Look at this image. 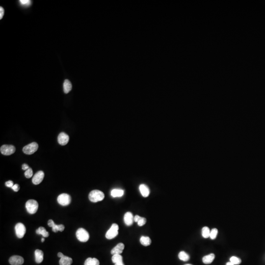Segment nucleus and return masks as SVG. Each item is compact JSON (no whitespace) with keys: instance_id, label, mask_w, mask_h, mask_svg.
Wrapping results in <instances>:
<instances>
[{"instance_id":"28","label":"nucleus","mask_w":265,"mask_h":265,"mask_svg":"<svg viewBox=\"0 0 265 265\" xmlns=\"http://www.w3.org/2000/svg\"><path fill=\"white\" fill-rule=\"evenodd\" d=\"M218 230L217 228H213L212 229V230L210 231V237L212 240H214L216 239L217 234H218Z\"/></svg>"},{"instance_id":"31","label":"nucleus","mask_w":265,"mask_h":265,"mask_svg":"<svg viewBox=\"0 0 265 265\" xmlns=\"http://www.w3.org/2000/svg\"><path fill=\"white\" fill-rule=\"evenodd\" d=\"M146 223V219L145 218H142L141 217L140 220L137 222V224L139 226H142L144 225Z\"/></svg>"},{"instance_id":"33","label":"nucleus","mask_w":265,"mask_h":265,"mask_svg":"<svg viewBox=\"0 0 265 265\" xmlns=\"http://www.w3.org/2000/svg\"><path fill=\"white\" fill-rule=\"evenodd\" d=\"M12 190L14 191L17 192V191H19V185H18V184H16L14 185V186H13L12 187Z\"/></svg>"},{"instance_id":"36","label":"nucleus","mask_w":265,"mask_h":265,"mask_svg":"<svg viewBox=\"0 0 265 265\" xmlns=\"http://www.w3.org/2000/svg\"><path fill=\"white\" fill-rule=\"evenodd\" d=\"M141 218V217L139 216V215H136V216H135V217L134 218V220L135 222L137 223V222L140 220Z\"/></svg>"},{"instance_id":"14","label":"nucleus","mask_w":265,"mask_h":265,"mask_svg":"<svg viewBox=\"0 0 265 265\" xmlns=\"http://www.w3.org/2000/svg\"><path fill=\"white\" fill-rule=\"evenodd\" d=\"M35 260L37 263H41L43 260L44 254L42 251L39 249H36L34 252Z\"/></svg>"},{"instance_id":"23","label":"nucleus","mask_w":265,"mask_h":265,"mask_svg":"<svg viewBox=\"0 0 265 265\" xmlns=\"http://www.w3.org/2000/svg\"><path fill=\"white\" fill-rule=\"evenodd\" d=\"M178 257L180 260L183 261H185V262L188 261L189 260V259H190L189 255L186 253L185 251H181L179 253Z\"/></svg>"},{"instance_id":"11","label":"nucleus","mask_w":265,"mask_h":265,"mask_svg":"<svg viewBox=\"0 0 265 265\" xmlns=\"http://www.w3.org/2000/svg\"><path fill=\"white\" fill-rule=\"evenodd\" d=\"M69 141V137L68 135L64 132H61L59 134L57 137V141L59 144L61 145H65L68 143Z\"/></svg>"},{"instance_id":"38","label":"nucleus","mask_w":265,"mask_h":265,"mask_svg":"<svg viewBox=\"0 0 265 265\" xmlns=\"http://www.w3.org/2000/svg\"><path fill=\"white\" fill-rule=\"evenodd\" d=\"M64 255L62 253H61V252H59L58 254H57V256L59 257H60V258L64 257Z\"/></svg>"},{"instance_id":"8","label":"nucleus","mask_w":265,"mask_h":265,"mask_svg":"<svg viewBox=\"0 0 265 265\" xmlns=\"http://www.w3.org/2000/svg\"><path fill=\"white\" fill-rule=\"evenodd\" d=\"M15 147L12 145H3L1 147L0 151L4 155H10L15 152Z\"/></svg>"},{"instance_id":"12","label":"nucleus","mask_w":265,"mask_h":265,"mask_svg":"<svg viewBox=\"0 0 265 265\" xmlns=\"http://www.w3.org/2000/svg\"><path fill=\"white\" fill-rule=\"evenodd\" d=\"M125 245L124 244L120 242L117 244L113 249L111 250V254L112 255L115 254H120L122 253L124 249Z\"/></svg>"},{"instance_id":"39","label":"nucleus","mask_w":265,"mask_h":265,"mask_svg":"<svg viewBox=\"0 0 265 265\" xmlns=\"http://www.w3.org/2000/svg\"><path fill=\"white\" fill-rule=\"evenodd\" d=\"M115 265H125L124 264H123V262H120V263H117L115 264Z\"/></svg>"},{"instance_id":"35","label":"nucleus","mask_w":265,"mask_h":265,"mask_svg":"<svg viewBox=\"0 0 265 265\" xmlns=\"http://www.w3.org/2000/svg\"><path fill=\"white\" fill-rule=\"evenodd\" d=\"M55 224V223L54 221H53L52 219H49L48 221V225L51 227H53Z\"/></svg>"},{"instance_id":"16","label":"nucleus","mask_w":265,"mask_h":265,"mask_svg":"<svg viewBox=\"0 0 265 265\" xmlns=\"http://www.w3.org/2000/svg\"><path fill=\"white\" fill-rule=\"evenodd\" d=\"M73 262V260L70 257H67L66 256H64V257L61 258V259L59 261V263L60 265H71Z\"/></svg>"},{"instance_id":"41","label":"nucleus","mask_w":265,"mask_h":265,"mask_svg":"<svg viewBox=\"0 0 265 265\" xmlns=\"http://www.w3.org/2000/svg\"><path fill=\"white\" fill-rule=\"evenodd\" d=\"M44 240H45V239H44V238H42V239H41V242H44Z\"/></svg>"},{"instance_id":"4","label":"nucleus","mask_w":265,"mask_h":265,"mask_svg":"<svg viewBox=\"0 0 265 265\" xmlns=\"http://www.w3.org/2000/svg\"><path fill=\"white\" fill-rule=\"evenodd\" d=\"M118 229L119 227L117 224L116 223L112 224L110 229L107 232L106 234V237L107 239L111 240L115 238L118 234Z\"/></svg>"},{"instance_id":"32","label":"nucleus","mask_w":265,"mask_h":265,"mask_svg":"<svg viewBox=\"0 0 265 265\" xmlns=\"http://www.w3.org/2000/svg\"><path fill=\"white\" fill-rule=\"evenodd\" d=\"M5 185L8 187L12 188L14 186V184H13V182L11 181V180H10V181L6 182L5 183Z\"/></svg>"},{"instance_id":"37","label":"nucleus","mask_w":265,"mask_h":265,"mask_svg":"<svg viewBox=\"0 0 265 265\" xmlns=\"http://www.w3.org/2000/svg\"><path fill=\"white\" fill-rule=\"evenodd\" d=\"M29 165L26 164H23L22 165V169L23 170H28V169H29Z\"/></svg>"},{"instance_id":"18","label":"nucleus","mask_w":265,"mask_h":265,"mask_svg":"<svg viewBox=\"0 0 265 265\" xmlns=\"http://www.w3.org/2000/svg\"><path fill=\"white\" fill-rule=\"evenodd\" d=\"M72 83L68 80H66L64 83V93L67 94L72 89Z\"/></svg>"},{"instance_id":"42","label":"nucleus","mask_w":265,"mask_h":265,"mask_svg":"<svg viewBox=\"0 0 265 265\" xmlns=\"http://www.w3.org/2000/svg\"><path fill=\"white\" fill-rule=\"evenodd\" d=\"M191 265V264H186V265Z\"/></svg>"},{"instance_id":"27","label":"nucleus","mask_w":265,"mask_h":265,"mask_svg":"<svg viewBox=\"0 0 265 265\" xmlns=\"http://www.w3.org/2000/svg\"><path fill=\"white\" fill-rule=\"evenodd\" d=\"M230 260V262H231L233 264L235 265H240L241 263V262H242L240 259L238 257H235V256H232V257H231Z\"/></svg>"},{"instance_id":"34","label":"nucleus","mask_w":265,"mask_h":265,"mask_svg":"<svg viewBox=\"0 0 265 265\" xmlns=\"http://www.w3.org/2000/svg\"><path fill=\"white\" fill-rule=\"evenodd\" d=\"M4 13H5V11H4L3 8L2 7H0V19H2L3 17Z\"/></svg>"},{"instance_id":"6","label":"nucleus","mask_w":265,"mask_h":265,"mask_svg":"<svg viewBox=\"0 0 265 265\" xmlns=\"http://www.w3.org/2000/svg\"><path fill=\"white\" fill-rule=\"evenodd\" d=\"M71 198L69 195L66 193H62L57 197V201L62 206H67L71 202Z\"/></svg>"},{"instance_id":"29","label":"nucleus","mask_w":265,"mask_h":265,"mask_svg":"<svg viewBox=\"0 0 265 265\" xmlns=\"http://www.w3.org/2000/svg\"><path fill=\"white\" fill-rule=\"evenodd\" d=\"M19 3L23 7H29L31 5V1L29 0H20Z\"/></svg>"},{"instance_id":"19","label":"nucleus","mask_w":265,"mask_h":265,"mask_svg":"<svg viewBox=\"0 0 265 265\" xmlns=\"http://www.w3.org/2000/svg\"><path fill=\"white\" fill-rule=\"evenodd\" d=\"M84 265H99V261L95 258H88L85 260Z\"/></svg>"},{"instance_id":"2","label":"nucleus","mask_w":265,"mask_h":265,"mask_svg":"<svg viewBox=\"0 0 265 265\" xmlns=\"http://www.w3.org/2000/svg\"><path fill=\"white\" fill-rule=\"evenodd\" d=\"M26 208L27 212L29 214H35L38 208V202L34 199L29 200L26 203Z\"/></svg>"},{"instance_id":"7","label":"nucleus","mask_w":265,"mask_h":265,"mask_svg":"<svg viewBox=\"0 0 265 265\" xmlns=\"http://www.w3.org/2000/svg\"><path fill=\"white\" fill-rule=\"evenodd\" d=\"M15 231L17 237L18 238L21 239L24 236L26 232V228L23 223H18L15 225Z\"/></svg>"},{"instance_id":"3","label":"nucleus","mask_w":265,"mask_h":265,"mask_svg":"<svg viewBox=\"0 0 265 265\" xmlns=\"http://www.w3.org/2000/svg\"><path fill=\"white\" fill-rule=\"evenodd\" d=\"M76 237L81 242H87L89 238V235L86 230L80 228L76 232Z\"/></svg>"},{"instance_id":"25","label":"nucleus","mask_w":265,"mask_h":265,"mask_svg":"<svg viewBox=\"0 0 265 265\" xmlns=\"http://www.w3.org/2000/svg\"><path fill=\"white\" fill-rule=\"evenodd\" d=\"M210 235V230L208 227L205 226L202 229V235L204 238H208L209 237Z\"/></svg>"},{"instance_id":"24","label":"nucleus","mask_w":265,"mask_h":265,"mask_svg":"<svg viewBox=\"0 0 265 265\" xmlns=\"http://www.w3.org/2000/svg\"><path fill=\"white\" fill-rule=\"evenodd\" d=\"M111 260L113 263L115 264L123 262L122 256L120 255V254H115V255H113V257L111 258Z\"/></svg>"},{"instance_id":"26","label":"nucleus","mask_w":265,"mask_h":265,"mask_svg":"<svg viewBox=\"0 0 265 265\" xmlns=\"http://www.w3.org/2000/svg\"><path fill=\"white\" fill-rule=\"evenodd\" d=\"M52 228L53 231L54 232L56 233L58 231L62 232L64 230V229L65 228V227L62 224L57 225V224H55L54 225V226Z\"/></svg>"},{"instance_id":"13","label":"nucleus","mask_w":265,"mask_h":265,"mask_svg":"<svg viewBox=\"0 0 265 265\" xmlns=\"http://www.w3.org/2000/svg\"><path fill=\"white\" fill-rule=\"evenodd\" d=\"M134 218L133 215L131 212H127L124 217V221L125 224L127 226L132 225L133 223V221H134Z\"/></svg>"},{"instance_id":"22","label":"nucleus","mask_w":265,"mask_h":265,"mask_svg":"<svg viewBox=\"0 0 265 265\" xmlns=\"http://www.w3.org/2000/svg\"><path fill=\"white\" fill-rule=\"evenodd\" d=\"M36 234L42 235L43 237H48L49 236V233L46 231V229L43 227H40L36 230Z\"/></svg>"},{"instance_id":"5","label":"nucleus","mask_w":265,"mask_h":265,"mask_svg":"<svg viewBox=\"0 0 265 265\" xmlns=\"http://www.w3.org/2000/svg\"><path fill=\"white\" fill-rule=\"evenodd\" d=\"M38 148V145L36 142H32L31 143L25 146L23 148V151L25 154L31 155L33 154Z\"/></svg>"},{"instance_id":"17","label":"nucleus","mask_w":265,"mask_h":265,"mask_svg":"<svg viewBox=\"0 0 265 265\" xmlns=\"http://www.w3.org/2000/svg\"><path fill=\"white\" fill-rule=\"evenodd\" d=\"M215 258L214 254H210L209 255H206L202 258V261L205 264H209L213 262Z\"/></svg>"},{"instance_id":"20","label":"nucleus","mask_w":265,"mask_h":265,"mask_svg":"<svg viewBox=\"0 0 265 265\" xmlns=\"http://www.w3.org/2000/svg\"><path fill=\"white\" fill-rule=\"evenodd\" d=\"M124 191L121 189H113L111 191V195L113 197H121L124 195Z\"/></svg>"},{"instance_id":"40","label":"nucleus","mask_w":265,"mask_h":265,"mask_svg":"<svg viewBox=\"0 0 265 265\" xmlns=\"http://www.w3.org/2000/svg\"><path fill=\"white\" fill-rule=\"evenodd\" d=\"M226 265H234V264H233L231 262H228V263H227V264H226Z\"/></svg>"},{"instance_id":"15","label":"nucleus","mask_w":265,"mask_h":265,"mask_svg":"<svg viewBox=\"0 0 265 265\" xmlns=\"http://www.w3.org/2000/svg\"><path fill=\"white\" fill-rule=\"evenodd\" d=\"M139 191L141 192V194L142 196L144 197H146L149 195L150 193V191H149L148 187L146 185L144 184H141L139 186Z\"/></svg>"},{"instance_id":"1","label":"nucleus","mask_w":265,"mask_h":265,"mask_svg":"<svg viewBox=\"0 0 265 265\" xmlns=\"http://www.w3.org/2000/svg\"><path fill=\"white\" fill-rule=\"evenodd\" d=\"M89 199L92 202H97L102 201L105 198V195L103 192L99 190H93L90 192L88 195Z\"/></svg>"},{"instance_id":"30","label":"nucleus","mask_w":265,"mask_h":265,"mask_svg":"<svg viewBox=\"0 0 265 265\" xmlns=\"http://www.w3.org/2000/svg\"><path fill=\"white\" fill-rule=\"evenodd\" d=\"M33 171L31 168L29 167L28 170H26L25 172V176L27 178H30L31 177L33 176Z\"/></svg>"},{"instance_id":"21","label":"nucleus","mask_w":265,"mask_h":265,"mask_svg":"<svg viewBox=\"0 0 265 265\" xmlns=\"http://www.w3.org/2000/svg\"><path fill=\"white\" fill-rule=\"evenodd\" d=\"M140 242L142 245L147 247L150 245L151 244V240L150 238L148 237L142 236L140 239Z\"/></svg>"},{"instance_id":"10","label":"nucleus","mask_w":265,"mask_h":265,"mask_svg":"<svg viewBox=\"0 0 265 265\" xmlns=\"http://www.w3.org/2000/svg\"><path fill=\"white\" fill-rule=\"evenodd\" d=\"M44 177V173L43 171H39L33 177L32 182L34 185H38L42 181Z\"/></svg>"},{"instance_id":"9","label":"nucleus","mask_w":265,"mask_h":265,"mask_svg":"<svg viewBox=\"0 0 265 265\" xmlns=\"http://www.w3.org/2000/svg\"><path fill=\"white\" fill-rule=\"evenodd\" d=\"M24 261L23 257L18 255L12 256L9 259V263L12 265H21L24 263Z\"/></svg>"}]
</instances>
